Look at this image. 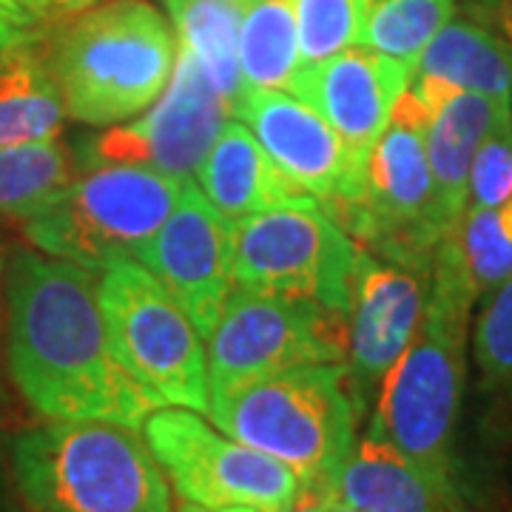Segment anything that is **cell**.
<instances>
[{"instance_id": "cell-1", "label": "cell", "mask_w": 512, "mask_h": 512, "mask_svg": "<svg viewBox=\"0 0 512 512\" xmlns=\"http://www.w3.org/2000/svg\"><path fill=\"white\" fill-rule=\"evenodd\" d=\"M89 268L18 251L9 265V373L43 419L114 421L143 430L154 410L117 365Z\"/></svg>"}, {"instance_id": "cell-2", "label": "cell", "mask_w": 512, "mask_h": 512, "mask_svg": "<svg viewBox=\"0 0 512 512\" xmlns=\"http://www.w3.org/2000/svg\"><path fill=\"white\" fill-rule=\"evenodd\" d=\"M478 302L453 234L433 254L419 330L376 390L367 436L393 444L444 487L456 484V424L467 376L470 313Z\"/></svg>"}, {"instance_id": "cell-3", "label": "cell", "mask_w": 512, "mask_h": 512, "mask_svg": "<svg viewBox=\"0 0 512 512\" xmlns=\"http://www.w3.org/2000/svg\"><path fill=\"white\" fill-rule=\"evenodd\" d=\"M23 512H174L143 430L114 421H52L12 441Z\"/></svg>"}, {"instance_id": "cell-4", "label": "cell", "mask_w": 512, "mask_h": 512, "mask_svg": "<svg viewBox=\"0 0 512 512\" xmlns=\"http://www.w3.org/2000/svg\"><path fill=\"white\" fill-rule=\"evenodd\" d=\"M208 419L231 439L291 467L302 490H325L350 447L362 407L345 362L279 370L208 393Z\"/></svg>"}, {"instance_id": "cell-5", "label": "cell", "mask_w": 512, "mask_h": 512, "mask_svg": "<svg viewBox=\"0 0 512 512\" xmlns=\"http://www.w3.org/2000/svg\"><path fill=\"white\" fill-rule=\"evenodd\" d=\"M177 60V35L148 0H106L83 9L49 43L66 117L117 126L163 94Z\"/></svg>"}, {"instance_id": "cell-6", "label": "cell", "mask_w": 512, "mask_h": 512, "mask_svg": "<svg viewBox=\"0 0 512 512\" xmlns=\"http://www.w3.org/2000/svg\"><path fill=\"white\" fill-rule=\"evenodd\" d=\"M188 183L140 165L92 163L26 220V237L43 254L100 274L143 254Z\"/></svg>"}, {"instance_id": "cell-7", "label": "cell", "mask_w": 512, "mask_h": 512, "mask_svg": "<svg viewBox=\"0 0 512 512\" xmlns=\"http://www.w3.org/2000/svg\"><path fill=\"white\" fill-rule=\"evenodd\" d=\"M97 296L117 365L157 407L208 413L205 339L180 302L137 259L114 262L97 276Z\"/></svg>"}, {"instance_id": "cell-8", "label": "cell", "mask_w": 512, "mask_h": 512, "mask_svg": "<svg viewBox=\"0 0 512 512\" xmlns=\"http://www.w3.org/2000/svg\"><path fill=\"white\" fill-rule=\"evenodd\" d=\"M427 126L430 109L407 89L370 151L362 200L336 220L365 251L419 274H430L441 242L433 214Z\"/></svg>"}, {"instance_id": "cell-9", "label": "cell", "mask_w": 512, "mask_h": 512, "mask_svg": "<svg viewBox=\"0 0 512 512\" xmlns=\"http://www.w3.org/2000/svg\"><path fill=\"white\" fill-rule=\"evenodd\" d=\"M234 285L348 313L362 245L308 194L231 228Z\"/></svg>"}, {"instance_id": "cell-10", "label": "cell", "mask_w": 512, "mask_h": 512, "mask_svg": "<svg viewBox=\"0 0 512 512\" xmlns=\"http://www.w3.org/2000/svg\"><path fill=\"white\" fill-rule=\"evenodd\" d=\"M143 436L168 484L188 504L285 512L302 493L291 467L231 439L197 410L157 407L143 421Z\"/></svg>"}, {"instance_id": "cell-11", "label": "cell", "mask_w": 512, "mask_h": 512, "mask_svg": "<svg viewBox=\"0 0 512 512\" xmlns=\"http://www.w3.org/2000/svg\"><path fill=\"white\" fill-rule=\"evenodd\" d=\"M208 393L279 370L348 359L345 313L234 285L205 339Z\"/></svg>"}, {"instance_id": "cell-12", "label": "cell", "mask_w": 512, "mask_h": 512, "mask_svg": "<svg viewBox=\"0 0 512 512\" xmlns=\"http://www.w3.org/2000/svg\"><path fill=\"white\" fill-rule=\"evenodd\" d=\"M231 111L200 60L177 43V60L163 94L143 114L89 140L94 163L151 168L168 177H197L205 154Z\"/></svg>"}, {"instance_id": "cell-13", "label": "cell", "mask_w": 512, "mask_h": 512, "mask_svg": "<svg viewBox=\"0 0 512 512\" xmlns=\"http://www.w3.org/2000/svg\"><path fill=\"white\" fill-rule=\"evenodd\" d=\"M234 120L251 128L285 177L302 194L330 208L333 220L362 200L367 165L359 163L336 128L296 94L254 89L239 103Z\"/></svg>"}, {"instance_id": "cell-14", "label": "cell", "mask_w": 512, "mask_h": 512, "mask_svg": "<svg viewBox=\"0 0 512 512\" xmlns=\"http://www.w3.org/2000/svg\"><path fill=\"white\" fill-rule=\"evenodd\" d=\"M231 222L205 200L194 180L185 185L174 211L137 256L188 313L202 339L220 319L234 288V237Z\"/></svg>"}, {"instance_id": "cell-15", "label": "cell", "mask_w": 512, "mask_h": 512, "mask_svg": "<svg viewBox=\"0 0 512 512\" xmlns=\"http://www.w3.org/2000/svg\"><path fill=\"white\" fill-rule=\"evenodd\" d=\"M413 268L379 259L362 248L353 279L348 313V376L353 396L365 413L367 399L379 390L387 370L399 362L419 330L427 285Z\"/></svg>"}, {"instance_id": "cell-16", "label": "cell", "mask_w": 512, "mask_h": 512, "mask_svg": "<svg viewBox=\"0 0 512 512\" xmlns=\"http://www.w3.org/2000/svg\"><path fill=\"white\" fill-rule=\"evenodd\" d=\"M413 66L379 55L367 46H350L319 63L299 66L288 92L316 109L348 151L367 165L370 151L390 123L396 100L410 89Z\"/></svg>"}, {"instance_id": "cell-17", "label": "cell", "mask_w": 512, "mask_h": 512, "mask_svg": "<svg viewBox=\"0 0 512 512\" xmlns=\"http://www.w3.org/2000/svg\"><path fill=\"white\" fill-rule=\"evenodd\" d=\"M359 512H470L461 493L430 478L393 444L362 436L322 490Z\"/></svg>"}, {"instance_id": "cell-18", "label": "cell", "mask_w": 512, "mask_h": 512, "mask_svg": "<svg viewBox=\"0 0 512 512\" xmlns=\"http://www.w3.org/2000/svg\"><path fill=\"white\" fill-rule=\"evenodd\" d=\"M507 117L510 106L461 89H453L430 111L427 160L433 174V214L441 237L456 231L467 211V183L478 146Z\"/></svg>"}, {"instance_id": "cell-19", "label": "cell", "mask_w": 512, "mask_h": 512, "mask_svg": "<svg viewBox=\"0 0 512 512\" xmlns=\"http://www.w3.org/2000/svg\"><path fill=\"white\" fill-rule=\"evenodd\" d=\"M197 188L231 225L262 214L302 191L285 177L242 120L228 117L197 171Z\"/></svg>"}, {"instance_id": "cell-20", "label": "cell", "mask_w": 512, "mask_h": 512, "mask_svg": "<svg viewBox=\"0 0 512 512\" xmlns=\"http://www.w3.org/2000/svg\"><path fill=\"white\" fill-rule=\"evenodd\" d=\"M66 120L49 46L29 32L0 55V148L52 140Z\"/></svg>"}, {"instance_id": "cell-21", "label": "cell", "mask_w": 512, "mask_h": 512, "mask_svg": "<svg viewBox=\"0 0 512 512\" xmlns=\"http://www.w3.org/2000/svg\"><path fill=\"white\" fill-rule=\"evenodd\" d=\"M413 77L441 80L512 106V55L507 43L470 20H450L421 52Z\"/></svg>"}, {"instance_id": "cell-22", "label": "cell", "mask_w": 512, "mask_h": 512, "mask_svg": "<svg viewBox=\"0 0 512 512\" xmlns=\"http://www.w3.org/2000/svg\"><path fill=\"white\" fill-rule=\"evenodd\" d=\"M177 43L200 60L211 83L220 89L225 106L239 109L245 100V80L239 69V29L248 0H163Z\"/></svg>"}, {"instance_id": "cell-23", "label": "cell", "mask_w": 512, "mask_h": 512, "mask_svg": "<svg viewBox=\"0 0 512 512\" xmlns=\"http://www.w3.org/2000/svg\"><path fill=\"white\" fill-rule=\"evenodd\" d=\"M239 69L248 92H288L299 69V29L293 0H248L239 29Z\"/></svg>"}, {"instance_id": "cell-24", "label": "cell", "mask_w": 512, "mask_h": 512, "mask_svg": "<svg viewBox=\"0 0 512 512\" xmlns=\"http://www.w3.org/2000/svg\"><path fill=\"white\" fill-rule=\"evenodd\" d=\"M72 177V157L57 137L0 148V217L32 220Z\"/></svg>"}, {"instance_id": "cell-25", "label": "cell", "mask_w": 512, "mask_h": 512, "mask_svg": "<svg viewBox=\"0 0 512 512\" xmlns=\"http://www.w3.org/2000/svg\"><path fill=\"white\" fill-rule=\"evenodd\" d=\"M456 0H370L362 46L416 69L430 40L453 20Z\"/></svg>"}, {"instance_id": "cell-26", "label": "cell", "mask_w": 512, "mask_h": 512, "mask_svg": "<svg viewBox=\"0 0 512 512\" xmlns=\"http://www.w3.org/2000/svg\"><path fill=\"white\" fill-rule=\"evenodd\" d=\"M450 234L478 299L512 274V200L498 208H467Z\"/></svg>"}, {"instance_id": "cell-27", "label": "cell", "mask_w": 512, "mask_h": 512, "mask_svg": "<svg viewBox=\"0 0 512 512\" xmlns=\"http://www.w3.org/2000/svg\"><path fill=\"white\" fill-rule=\"evenodd\" d=\"M299 29V66L362 46L370 0H293Z\"/></svg>"}, {"instance_id": "cell-28", "label": "cell", "mask_w": 512, "mask_h": 512, "mask_svg": "<svg viewBox=\"0 0 512 512\" xmlns=\"http://www.w3.org/2000/svg\"><path fill=\"white\" fill-rule=\"evenodd\" d=\"M484 296L473 330V356L487 387H512V274Z\"/></svg>"}, {"instance_id": "cell-29", "label": "cell", "mask_w": 512, "mask_h": 512, "mask_svg": "<svg viewBox=\"0 0 512 512\" xmlns=\"http://www.w3.org/2000/svg\"><path fill=\"white\" fill-rule=\"evenodd\" d=\"M512 200V120H501L478 146L467 183V208H498Z\"/></svg>"}, {"instance_id": "cell-30", "label": "cell", "mask_w": 512, "mask_h": 512, "mask_svg": "<svg viewBox=\"0 0 512 512\" xmlns=\"http://www.w3.org/2000/svg\"><path fill=\"white\" fill-rule=\"evenodd\" d=\"M94 3H100V0H3L0 15L12 18L23 29L37 32V26L80 15Z\"/></svg>"}, {"instance_id": "cell-31", "label": "cell", "mask_w": 512, "mask_h": 512, "mask_svg": "<svg viewBox=\"0 0 512 512\" xmlns=\"http://www.w3.org/2000/svg\"><path fill=\"white\" fill-rule=\"evenodd\" d=\"M325 510V495L319 490H302L285 512H322Z\"/></svg>"}, {"instance_id": "cell-32", "label": "cell", "mask_w": 512, "mask_h": 512, "mask_svg": "<svg viewBox=\"0 0 512 512\" xmlns=\"http://www.w3.org/2000/svg\"><path fill=\"white\" fill-rule=\"evenodd\" d=\"M32 29H23V26H18L12 18H6V15H0V55L15 43V40H20L23 35H29Z\"/></svg>"}, {"instance_id": "cell-33", "label": "cell", "mask_w": 512, "mask_h": 512, "mask_svg": "<svg viewBox=\"0 0 512 512\" xmlns=\"http://www.w3.org/2000/svg\"><path fill=\"white\" fill-rule=\"evenodd\" d=\"M498 12H501V32H504L501 40L507 43V49H510V55H512V0H501ZM510 120H512V106H510Z\"/></svg>"}, {"instance_id": "cell-34", "label": "cell", "mask_w": 512, "mask_h": 512, "mask_svg": "<svg viewBox=\"0 0 512 512\" xmlns=\"http://www.w3.org/2000/svg\"><path fill=\"white\" fill-rule=\"evenodd\" d=\"M180 512H259L254 507H200V504H188L183 501Z\"/></svg>"}, {"instance_id": "cell-35", "label": "cell", "mask_w": 512, "mask_h": 512, "mask_svg": "<svg viewBox=\"0 0 512 512\" xmlns=\"http://www.w3.org/2000/svg\"><path fill=\"white\" fill-rule=\"evenodd\" d=\"M0 512H23V507L18 510V504L9 498L6 487H3V473H0Z\"/></svg>"}, {"instance_id": "cell-36", "label": "cell", "mask_w": 512, "mask_h": 512, "mask_svg": "<svg viewBox=\"0 0 512 512\" xmlns=\"http://www.w3.org/2000/svg\"><path fill=\"white\" fill-rule=\"evenodd\" d=\"M322 512H359V510H353V507H348V504H339V501H330V498H325V510Z\"/></svg>"}, {"instance_id": "cell-37", "label": "cell", "mask_w": 512, "mask_h": 512, "mask_svg": "<svg viewBox=\"0 0 512 512\" xmlns=\"http://www.w3.org/2000/svg\"><path fill=\"white\" fill-rule=\"evenodd\" d=\"M0 3H3V0H0Z\"/></svg>"}]
</instances>
